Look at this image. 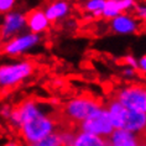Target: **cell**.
Returning <instances> with one entry per match:
<instances>
[{
  "label": "cell",
  "instance_id": "obj_1",
  "mask_svg": "<svg viewBox=\"0 0 146 146\" xmlns=\"http://www.w3.org/2000/svg\"><path fill=\"white\" fill-rule=\"evenodd\" d=\"M21 113L20 133L26 145H32L43 140L58 129V121L53 115L42 111L34 99H26L17 105Z\"/></svg>",
  "mask_w": 146,
  "mask_h": 146
},
{
  "label": "cell",
  "instance_id": "obj_2",
  "mask_svg": "<svg viewBox=\"0 0 146 146\" xmlns=\"http://www.w3.org/2000/svg\"><path fill=\"white\" fill-rule=\"evenodd\" d=\"M102 107L103 105L100 102L93 96H78L72 98L66 102L61 109V123L64 124L62 126L76 129L79 124Z\"/></svg>",
  "mask_w": 146,
  "mask_h": 146
},
{
  "label": "cell",
  "instance_id": "obj_3",
  "mask_svg": "<svg viewBox=\"0 0 146 146\" xmlns=\"http://www.w3.org/2000/svg\"><path fill=\"white\" fill-rule=\"evenodd\" d=\"M113 97L129 110L146 114V84L134 83L121 87Z\"/></svg>",
  "mask_w": 146,
  "mask_h": 146
},
{
  "label": "cell",
  "instance_id": "obj_4",
  "mask_svg": "<svg viewBox=\"0 0 146 146\" xmlns=\"http://www.w3.org/2000/svg\"><path fill=\"white\" fill-rule=\"evenodd\" d=\"M76 130L90 133L105 139H109L115 131L114 126L110 121V118H109L108 111L105 110L104 107L99 108L90 116H88L84 121L76 127Z\"/></svg>",
  "mask_w": 146,
  "mask_h": 146
},
{
  "label": "cell",
  "instance_id": "obj_5",
  "mask_svg": "<svg viewBox=\"0 0 146 146\" xmlns=\"http://www.w3.org/2000/svg\"><path fill=\"white\" fill-rule=\"evenodd\" d=\"M35 72V63L23 61L14 64H4L0 68V84L1 88H13Z\"/></svg>",
  "mask_w": 146,
  "mask_h": 146
},
{
  "label": "cell",
  "instance_id": "obj_6",
  "mask_svg": "<svg viewBox=\"0 0 146 146\" xmlns=\"http://www.w3.org/2000/svg\"><path fill=\"white\" fill-rule=\"evenodd\" d=\"M103 107L108 111L109 118H110V121L113 124V126H114V129L123 130L127 118H129V114H130L129 109L125 108L123 104H120L114 97L109 98Z\"/></svg>",
  "mask_w": 146,
  "mask_h": 146
},
{
  "label": "cell",
  "instance_id": "obj_7",
  "mask_svg": "<svg viewBox=\"0 0 146 146\" xmlns=\"http://www.w3.org/2000/svg\"><path fill=\"white\" fill-rule=\"evenodd\" d=\"M40 41V36L35 34H27L20 37H14L10 38L8 42L4 43L3 46V52L5 54H19L23 53L24 51L31 48L32 46H35L36 43Z\"/></svg>",
  "mask_w": 146,
  "mask_h": 146
},
{
  "label": "cell",
  "instance_id": "obj_8",
  "mask_svg": "<svg viewBox=\"0 0 146 146\" xmlns=\"http://www.w3.org/2000/svg\"><path fill=\"white\" fill-rule=\"evenodd\" d=\"M25 25H26V15H23V14H20V13L6 14V16L4 17V24H3V27H1L3 38L13 37Z\"/></svg>",
  "mask_w": 146,
  "mask_h": 146
},
{
  "label": "cell",
  "instance_id": "obj_9",
  "mask_svg": "<svg viewBox=\"0 0 146 146\" xmlns=\"http://www.w3.org/2000/svg\"><path fill=\"white\" fill-rule=\"evenodd\" d=\"M26 25L30 29L31 34L38 35L48 29L50 20L47 19L45 10L34 9L26 14Z\"/></svg>",
  "mask_w": 146,
  "mask_h": 146
},
{
  "label": "cell",
  "instance_id": "obj_10",
  "mask_svg": "<svg viewBox=\"0 0 146 146\" xmlns=\"http://www.w3.org/2000/svg\"><path fill=\"white\" fill-rule=\"evenodd\" d=\"M67 146H109V139L76 130L72 141Z\"/></svg>",
  "mask_w": 146,
  "mask_h": 146
},
{
  "label": "cell",
  "instance_id": "obj_11",
  "mask_svg": "<svg viewBox=\"0 0 146 146\" xmlns=\"http://www.w3.org/2000/svg\"><path fill=\"white\" fill-rule=\"evenodd\" d=\"M110 27L115 34H134L139 29V23L127 14H121L110 21Z\"/></svg>",
  "mask_w": 146,
  "mask_h": 146
},
{
  "label": "cell",
  "instance_id": "obj_12",
  "mask_svg": "<svg viewBox=\"0 0 146 146\" xmlns=\"http://www.w3.org/2000/svg\"><path fill=\"white\" fill-rule=\"evenodd\" d=\"M142 137L125 130H115L109 137V146H140Z\"/></svg>",
  "mask_w": 146,
  "mask_h": 146
},
{
  "label": "cell",
  "instance_id": "obj_13",
  "mask_svg": "<svg viewBox=\"0 0 146 146\" xmlns=\"http://www.w3.org/2000/svg\"><path fill=\"white\" fill-rule=\"evenodd\" d=\"M69 9H71V6H69L68 3L54 1L45 9V14H46L47 19L50 20V23H53V21H57L62 19V17L67 16L69 13Z\"/></svg>",
  "mask_w": 146,
  "mask_h": 146
},
{
  "label": "cell",
  "instance_id": "obj_14",
  "mask_svg": "<svg viewBox=\"0 0 146 146\" xmlns=\"http://www.w3.org/2000/svg\"><path fill=\"white\" fill-rule=\"evenodd\" d=\"M29 146H63L61 135H60V130L54 131L53 134H51L50 136H47L46 139H43V140L36 142V144L29 145Z\"/></svg>",
  "mask_w": 146,
  "mask_h": 146
},
{
  "label": "cell",
  "instance_id": "obj_15",
  "mask_svg": "<svg viewBox=\"0 0 146 146\" xmlns=\"http://www.w3.org/2000/svg\"><path fill=\"white\" fill-rule=\"evenodd\" d=\"M119 15H121V13H120V10L115 6L114 0H107V1H105V6L103 9V17L113 20Z\"/></svg>",
  "mask_w": 146,
  "mask_h": 146
},
{
  "label": "cell",
  "instance_id": "obj_16",
  "mask_svg": "<svg viewBox=\"0 0 146 146\" xmlns=\"http://www.w3.org/2000/svg\"><path fill=\"white\" fill-rule=\"evenodd\" d=\"M105 6V0H90L84 4V10L88 13H96L98 10H103Z\"/></svg>",
  "mask_w": 146,
  "mask_h": 146
},
{
  "label": "cell",
  "instance_id": "obj_17",
  "mask_svg": "<svg viewBox=\"0 0 146 146\" xmlns=\"http://www.w3.org/2000/svg\"><path fill=\"white\" fill-rule=\"evenodd\" d=\"M15 1L14 0H0V11L9 14L10 10L14 8Z\"/></svg>",
  "mask_w": 146,
  "mask_h": 146
},
{
  "label": "cell",
  "instance_id": "obj_18",
  "mask_svg": "<svg viewBox=\"0 0 146 146\" xmlns=\"http://www.w3.org/2000/svg\"><path fill=\"white\" fill-rule=\"evenodd\" d=\"M135 14H136V16L139 19L146 21V4L145 5H142V4L135 5Z\"/></svg>",
  "mask_w": 146,
  "mask_h": 146
},
{
  "label": "cell",
  "instance_id": "obj_19",
  "mask_svg": "<svg viewBox=\"0 0 146 146\" xmlns=\"http://www.w3.org/2000/svg\"><path fill=\"white\" fill-rule=\"evenodd\" d=\"M124 62L127 64V66H130L131 68H134V69H139V62L135 60V57H133L131 54H127V56L124 58Z\"/></svg>",
  "mask_w": 146,
  "mask_h": 146
},
{
  "label": "cell",
  "instance_id": "obj_20",
  "mask_svg": "<svg viewBox=\"0 0 146 146\" xmlns=\"http://www.w3.org/2000/svg\"><path fill=\"white\" fill-rule=\"evenodd\" d=\"M139 69L142 72V73H146V54L142 56L139 61Z\"/></svg>",
  "mask_w": 146,
  "mask_h": 146
},
{
  "label": "cell",
  "instance_id": "obj_21",
  "mask_svg": "<svg viewBox=\"0 0 146 146\" xmlns=\"http://www.w3.org/2000/svg\"><path fill=\"white\" fill-rule=\"evenodd\" d=\"M11 113H13V109L10 108L9 105H5V107L3 108V110H1L3 116H4V118H6V119H9L10 116H11Z\"/></svg>",
  "mask_w": 146,
  "mask_h": 146
},
{
  "label": "cell",
  "instance_id": "obj_22",
  "mask_svg": "<svg viewBox=\"0 0 146 146\" xmlns=\"http://www.w3.org/2000/svg\"><path fill=\"white\" fill-rule=\"evenodd\" d=\"M124 74H126V76H129V77H131V76L135 74V69L134 68H126V69H124Z\"/></svg>",
  "mask_w": 146,
  "mask_h": 146
},
{
  "label": "cell",
  "instance_id": "obj_23",
  "mask_svg": "<svg viewBox=\"0 0 146 146\" xmlns=\"http://www.w3.org/2000/svg\"><path fill=\"white\" fill-rule=\"evenodd\" d=\"M5 146H20L19 144H17L16 141H9V142H6Z\"/></svg>",
  "mask_w": 146,
  "mask_h": 146
},
{
  "label": "cell",
  "instance_id": "obj_24",
  "mask_svg": "<svg viewBox=\"0 0 146 146\" xmlns=\"http://www.w3.org/2000/svg\"><path fill=\"white\" fill-rule=\"evenodd\" d=\"M140 146H146V136L145 137H142V140H141V144Z\"/></svg>",
  "mask_w": 146,
  "mask_h": 146
}]
</instances>
